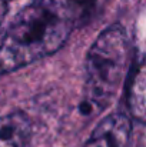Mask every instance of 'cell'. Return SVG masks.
Segmentation results:
<instances>
[{
  "instance_id": "obj_1",
  "label": "cell",
  "mask_w": 146,
  "mask_h": 147,
  "mask_svg": "<svg viewBox=\"0 0 146 147\" xmlns=\"http://www.w3.org/2000/svg\"><path fill=\"white\" fill-rule=\"evenodd\" d=\"M75 26L42 0H32L0 34V74L59 50Z\"/></svg>"
},
{
  "instance_id": "obj_2",
  "label": "cell",
  "mask_w": 146,
  "mask_h": 147,
  "mask_svg": "<svg viewBox=\"0 0 146 147\" xmlns=\"http://www.w3.org/2000/svg\"><path fill=\"white\" fill-rule=\"evenodd\" d=\"M129 60V40L119 24L102 32L86 59L88 93L95 104L105 106L120 86Z\"/></svg>"
},
{
  "instance_id": "obj_3",
  "label": "cell",
  "mask_w": 146,
  "mask_h": 147,
  "mask_svg": "<svg viewBox=\"0 0 146 147\" xmlns=\"http://www.w3.org/2000/svg\"><path fill=\"white\" fill-rule=\"evenodd\" d=\"M130 134L132 123L129 117L113 113L97 124L85 147H129Z\"/></svg>"
},
{
  "instance_id": "obj_4",
  "label": "cell",
  "mask_w": 146,
  "mask_h": 147,
  "mask_svg": "<svg viewBox=\"0 0 146 147\" xmlns=\"http://www.w3.org/2000/svg\"><path fill=\"white\" fill-rule=\"evenodd\" d=\"M30 130L27 116L20 111L0 117V147H24Z\"/></svg>"
},
{
  "instance_id": "obj_5",
  "label": "cell",
  "mask_w": 146,
  "mask_h": 147,
  "mask_svg": "<svg viewBox=\"0 0 146 147\" xmlns=\"http://www.w3.org/2000/svg\"><path fill=\"white\" fill-rule=\"evenodd\" d=\"M66 17L75 27H80L89 22L95 11L96 0H42Z\"/></svg>"
},
{
  "instance_id": "obj_6",
  "label": "cell",
  "mask_w": 146,
  "mask_h": 147,
  "mask_svg": "<svg viewBox=\"0 0 146 147\" xmlns=\"http://www.w3.org/2000/svg\"><path fill=\"white\" fill-rule=\"evenodd\" d=\"M145 70L141 66L138 73L135 74V79L129 87V109L133 114V117L139 121L145 120Z\"/></svg>"
},
{
  "instance_id": "obj_7",
  "label": "cell",
  "mask_w": 146,
  "mask_h": 147,
  "mask_svg": "<svg viewBox=\"0 0 146 147\" xmlns=\"http://www.w3.org/2000/svg\"><path fill=\"white\" fill-rule=\"evenodd\" d=\"M6 13H7V4L0 0V26H1V23H3V20H4Z\"/></svg>"
},
{
  "instance_id": "obj_8",
  "label": "cell",
  "mask_w": 146,
  "mask_h": 147,
  "mask_svg": "<svg viewBox=\"0 0 146 147\" xmlns=\"http://www.w3.org/2000/svg\"><path fill=\"white\" fill-rule=\"evenodd\" d=\"M1 1H4V3H7V0H1Z\"/></svg>"
}]
</instances>
